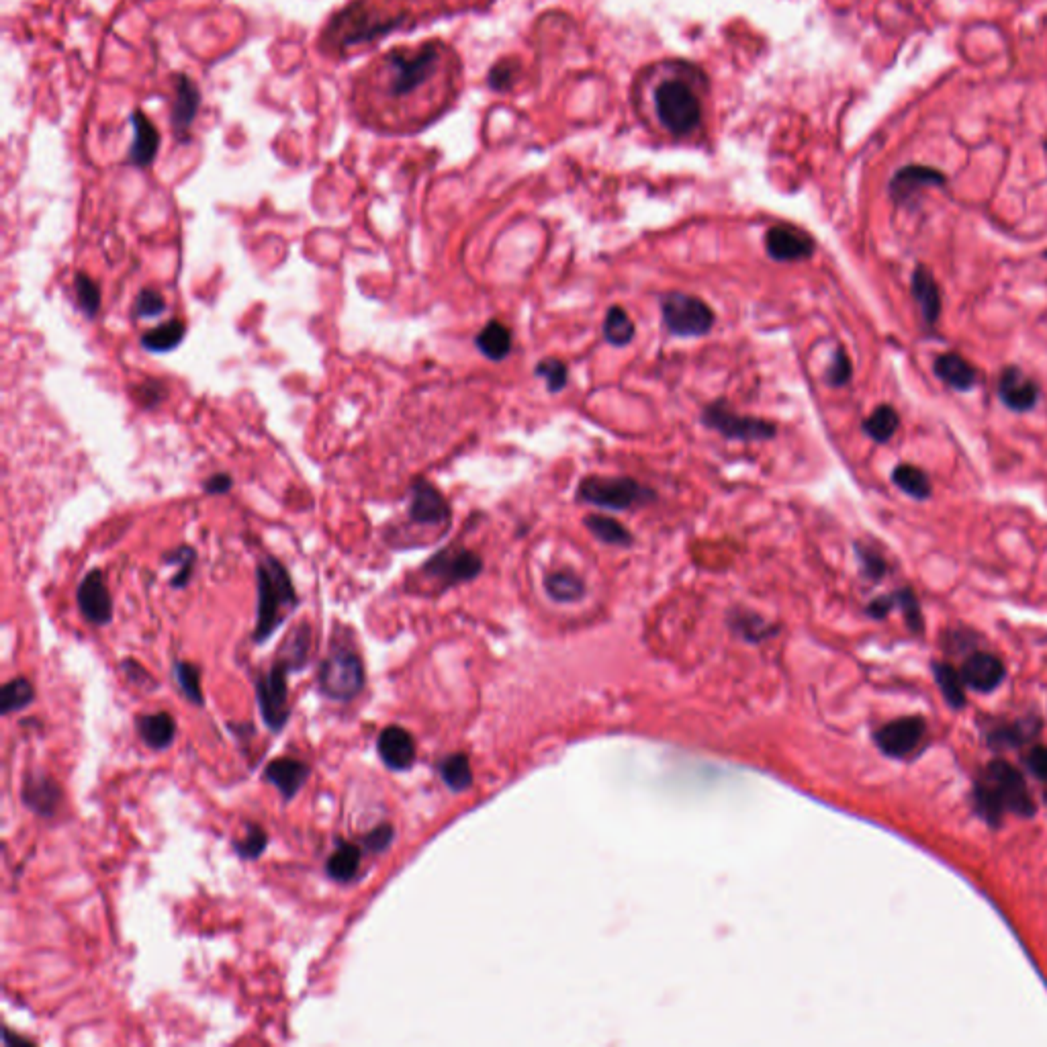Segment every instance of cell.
<instances>
[{
	"label": "cell",
	"instance_id": "obj_1",
	"mask_svg": "<svg viewBox=\"0 0 1047 1047\" xmlns=\"http://www.w3.org/2000/svg\"><path fill=\"white\" fill-rule=\"evenodd\" d=\"M461 74L457 52L444 41L397 45L356 74L352 107L371 129L416 133L450 109Z\"/></svg>",
	"mask_w": 1047,
	"mask_h": 1047
},
{
	"label": "cell",
	"instance_id": "obj_33",
	"mask_svg": "<svg viewBox=\"0 0 1047 1047\" xmlns=\"http://www.w3.org/2000/svg\"><path fill=\"white\" fill-rule=\"evenodd\" d=\"M933 671H935V679H937V684H939L945 700L953 708H962L964 702H966V694H964V686L966 684H964V679H962V673L955 671L947 663H935Z\"/></svg>",
	"mask_w": 1047,
	"mask_h": 1047
},
{
	"label": "cell",
	"instance_id": "obj_45",
	"mask_svg": "<svg viewBox=\"0 0 1047 1047\" xmlns=\"http://www.w3.org/2000/svg\"><path fill=\"white\" fill-rule=\"evenodd\" d=\"M393 835H395L393 827L389 823H383L377 829H373L371 833L364 835L362 845H364V849L371 851V853H383L393 843Z\"/></svg>",
	"mask_w": 1047,
	"mask_h": 1047
},
{
	"label": "cell",
	"instance_id": "obj_19",
	"mask_svg": "<svg viewBox=\"0 0 1047 1047\" xmlns=\"http://www.w3.org/2000/svg\"><path fill=\"white\" fill-rule=\"evenodd\" d=\"M945 185V174H941L935 168L921 166V164H910L900 168L892 180H890V195L896 203H906L913 199L917 191L925 187H941Z\"/></svg>",
	"mask_w": 1047,
	"mask_h": 1047
},
{
	"label": "cell",
	"instance_id": "obj_49",
	"mask_svg": "<svg viewBox=\"0 0 1047 1047\" xmlns=\"http://www.w3.org/2000/svg\"><path fill=\"white\" fill-rule=\"evenodd\" d=\"M138 397L142 403L146 405H156L162 401L164 397V389L160 387V383H144L140 389H138Z\"/></svg>",
	"mask_w": 1047,
	"mask_h": 1047
},
{
	"label": "cell",
	"instance_id": "obj_7",
	"mask_svg": "<svg viewBox=\"0 0 1047 1047\" xmlns=\"http://www.w3.org/2000/svg\"><path fill=\"white\" fill-rule=\"evenodd\" d=\"M665 328L681 338L704 336L714 326V311L698 297L686 293H667L661 299Z\"/></svg>",
	"mask_w": 1047,
	"mask_h": 1047
},
{
	"label": "cell",
	"instance_id": "obj_31",
	"mask_svg": "<svg viewBox=\"0 0 1047 1047\" xmlns=\"http://www.w3.org/2000/svg\"><path fill=\"white\" fill-rule=\"evenodd\" d=\"M892 481L906 495L915 499H927L931 495V481L927 473L915 465H898L892 473Z\"/></svg>",
	"mask_w": 1047,
	"mask_h": 1047
},
{
	"label": "cell",
	"instance_id": "obj_25",
	"mask_svg": "<svg viewBox=\"0 0 1047 1047\" xmlns=\"http://www.w3.org/2000/svg\"><path fill=\"white\" fill-rule=\"evenodd\" d=\"M913 295L921 307L925 322L935 324L941 311V295L935 277L925 266H919L913 272Z\"/></svg>",
	"mask_w": 1047,
	"mask_h": 1047
},
{
	"label": "cell",
	"instance_id": "obj_37",
	"mask_svg": "<svg viewBox=\"0 0 1047 1047\" xmlns=\"http://www.w3.org/2000/svg\"><path fill=\"white\" fill-rule=\"evenodd\" d=\"M174 677L180 692L185 698L195 704L203 706V690H201V669L187 661H174Z\"/></svg>",
	"mask_w": 1047,
	"mask_h": 1047
},
{
	"label": "cell",
	"instance_id": "obj_14",
	"mask_svg": "<svg viewBox=\"0 0 1047 1047\" xmlns=\"http://www.w3.org/2000/svg\"><path fill=\"white\" fill-rule=\"evenodd\" d=\"M174 95L170 105V121L176 138L185 140L187 133L197 119L199 107H201V93L199 86L187 76V74H174Z\"/></svg>",
	"mask_w": 1047,
	"mask_h": 1047
},
{
	"label": "cell",
	"instance_id": "obj_44",
	"mask_svg": "<svg viewBox=\"0 0 1047 1047\" xmlns=\"http://www.w3.org/2000/svg\"><path fill=\"white\" fill-rule=\"evenodd\" d=\"M851 373H853V371H851V360H849V356L845 354V350L839 348V350L835 352V356H833V362H831L829 371H827V381H829V385H833V387H843V385L849 383Z\"/></svg>",
	"mask_w": 1047,
	"mask_h": 1047
},
{
	"label": "cell",
	"instance_id": "obj_12",
	"mask_svg": "<svg viewBox=\"0 0 1047 1047\" xmlns=\"http://www.w3.org/2000/svg\"><path fill=\"white\" fill-rule=\"evenodd\" d=\"M765 250L778 262H798L812 256L814 240L800 227L778 223L769 227L765 234Z\"/></svg>",
	"mask_w": 1047,
	"mask_h": 1047
},
{
	"label": "cell",
	"instance_id": "obj_17",
	"mask_svg": "<svg viewBox=\"0 0 1047 1047\" xmlns=\"http://www.w3.org/2000/svg\"><path fill=\"white\" fill-rule=\"evenodd\" d=\"M962 679L964 684L974 692H992L996 690L1005 679V663L1000 657L992 653H974L970 655L962 665Z\"/></svg>",
	"mask_w": 1047,
	"mask_h": 1047
},
{
	"label": "cell",
	"instance_id": "obj_38",
	"mask_svg": "<svg viewBox=\"0 0 1047 1047\" xmlns=\"http://www.w3.org/2000/svg\"><path fill=\"white\" fill-rule=\"evenodd\" d=\"M232 845H234V851L238 853V857L254 861V859H258L264 853V849L268 845V835H266V831L260 825L248 823L246 825V835L242 839H236Z\"/></svg>",
	"mask_w": 1047,
	"mask_h": 1047
},
{
	"label": "cell",
	"instance_id": "obj_28",
	"mask_svg": "<svg viewBox=\"0 0 1047 1047\" xmlns=\"http://www.w3.org/2000/svg\"><path fill=\"white\" fill-rule=\"evenodd\" d=\"M187 334V326L182 320H178V317H174V320L150 330L144 334L142 338V344L146 350L150 352H170L174 350L182 338H185Z\"/></svg>",
	"mask_w": 1047,
	"mask_h": 1047
},
{
	"label": "cell",
	"instance_id": "obj_4",
	"mask_svg": "<svg viewBox=\"0 0 1047 1047\" xmlns=\"http://www.w3.org/2000/svg\"><path fill=\"white\" fill-rule=\"evenodd\" d=\"M258 583V610L254 641L266 643L287 616L297 608L299 598L293 587L291 575L285 565L272 557H264L256 567Z\"/></svg>",
	"mask_w": 1047,
	"mask_h": 1047
},
{
	"label": "cell",
	"instance_id": "obj_36",
	"mask_svg": "<svg viewBox=\"0 0 1047 1047\" xmlns=\"http://www.w3.org/2000/svg\"><path fill=\"white\" fill-rule=\"evenodd\" d=\"M604 336L610 344L614 346H626L632 342L634 338V324L628 317V313L614 305L608 309L606 313V322H604Z\"/></svg>",
	"mask_w": 1047,
	"mask_h": 1047
},
{
	"label": "cell",
	"instance_id": "obj_3",
	"mask_svg": "<svg viewBox=\"0 0 1047 1047\" xmlns=\"http://www.w3.org/2000/svg\"><path fill=\"white\" fill-rule=\"evenodd\" d=\"M974 796L980 814L992 825H998L1005 812H1015L1025 818L1035 814V802L1025 778L1003 759H994L986 765Z\"/></svg>",
	"mask_w": 1047,
	"mask_h": 1047
},
{
	"label": "cell",
	"instance_id": "obj_26",
	"mask_svg": "<svg viewBox=\"0 0 1047 1047\" xmlns=\"http://www.w3.org/2000/svg\"><path fill=\"white\" fill-rule=\"evenodd\" d=\"M479 352L483 356H487L489 360H504L510 350H512V334L510 330L499 324V322H489L477 336L475 340Z\"/></svg>",
	"mask_w": 1047,
	"mask_h": 1047
},
{
	"label": "cell",
	"instance_id": "obj_40",
	"mask_svg": "<svg viewBox=\"0 0 1047 1047\" xmlns=\"http://www.w3.org/2000/svg\"><path fill=\"white\" fill-rule=\"evenodd\" d=\"M536 377H542L546 381V389L551 393H559L561 389H565L569 379L567 364L559 358H544L536 364Z\"/></svg>",
	"mask_w": 1047,
	"mask_h": 1047
},
{
	"label": "cell",
	"instance_id": "obj_22",
	"mask_svg": "<svg viewBox=\"0 0 1047 1047\" xmlns=\"http://www.w3.org/2000/svg\"><path fill=\"white\" fill-rule=\"evenodd\" d=\"M133 125V144L129 150V162L138 168H148L160 148V133L152 119L144 111H135L131 115Z\"/></svg>",
	"mask_w": 1047,
	"mask_h": 1047
},
{
	"label": "cell",
	"instance_id": "obj_30",
	"mask_svg": "<svg viewBox=\"0 0 1047 1047\" xmlns=\"http://www.w3.org/2000/svg\"><path fill=\"white\" fill-rule=\"evenodd\" d=\"M585 528L594 534L596 538H600L602 542L606 544H614V546H630L634 542L632 534L614 518H608V516H598V514H591L585 518Z\"/></svg>",
	"mask_w": 1047,
	"mask_h": 1047
},
{
	"label": "cell",
	"instance_id": "obj_47",
	"mask_svg": "<svg viewBox=\"0 0 1047 1047\" xmlns=\"http://www.w3.org/2000/svg\"><path fill=\"white\" fill-rule=\"evenodd\" d=\"M1025 761H1027V767L1031 769V773H1033L1035 778H1039L1041 782H1047V747H1043V745L1033 747Z\"/></svg>",
	"mask_w": 1047,
	"mask_h": 1047
},
{
	"label": "cell",
	"instance_id": "obj_32",
	"mask_svg": "<svg viewBox=\"0 0 1047 1047\" xmlns=\"http://www.w3.org/2000/svg\"><path fill=\"white\" fill-rule=\"evenodd\" d=\"M898 426H900V418L896 414V409L890 405H880L874 409L872 416L863 422V432H866L870 438H874L876 442H888L896 434Z\"/></svg>",
	"mask_w": 1047,
	"mask_h": 1047
},
{
	"label": "cell",
	"instance_id": "obj_27",
	"mask_svg": "<svg viewBox=\"0 0 1047 1047\" xmlns=\"http://www.w3.org/2000/svg\"><path fill=\"white\" fill-rule=\"evenodd\" d=\"M360 847L352 843H338L336 851L330 855L326 863V872L334 882H350L358 874L360 866Z\"/></svg>",
	"mask_w": 1047,
	"mask_h": 1047
},
{
	"label": "cell",
	"instance_id": "obj_34",
	"mask_svg": "<svg viewBox=\"0 0 1047 1047\" xmlns=\"http://www.w3.org/2000/svg\"><path fill=\"white\" fill-rule=\"evenodd\" d=\"M33 700H35V690L31 686V681L25 677H17L9 681V684H5L3 694H0V710H3V714H11V712L27 708Z\"/></svg>",
	"mask_w": 1047,
	"mask_h": 1047
},
{
	"label": "cell",
	"instance_id": "obj_50",
	"mask_svg": "<svg viewBox=\"0 0 1047 1047\" xmlns=\"http://www.w3.org/2000/svg\"><path fill=\"white\" fill-rule=\"evenodd\" d=\"M894 606H896L894 596H886V598H880V600H876V602L870 604V614H872L874 618H884V616L890 614V610H892Z\"/></svg>",
	"mask_w": 1047,
	"mask_h": 1047
},
{
	"label": "cell",
	"instance_id": "obj_23",
	"mask_svg": "<svg viewBox=\"0 0 1047 1047\" xmlns=\"http://www.w3.org/2000/svg\"><path fill=\"white\" fill-rule=\"evenodd\" d=\"M933 371H935V375L943 383H947L949 387L958 389V391H970L978 383L976 369L972 367V364L964 356L955 354V352H947V354L937 356Z\"/></svg>",
	"mask_w": 1047,
	"mask_h": 1047
},
{
	"label": "cell",
	"instance_id": "obj_42",
	"mask_svg": "<svg viewBox=\"0 0 1047 1047\" xmlns=\"http://www.w3.org/2000/svg\"><path fill=\"white\" fill-rule=\"evenodd\" d=\"M894 600H896V606L902 610L904 614V620L906 624L913 628L915 632L917 630H923V616H921V606L915 598V594L910 589H900L894 594Z\"/></svg>",
	"mask_w": 1047,
	"mask_h": 1047
},
{
	"label": "cell",
	"instance_id": "obj_21",
	"mask_svg": "<svg viewBox=\"0 0 1047 1047\" xmlns=\"http://www.w3.org/2000/svg\"><path fill=\"white\" fill-rule=\"evenodd\" d=\"M309 776H311L309 765L293 757H281V759L270 761L264 769V778L281 792L285 802L293 800L299 794V790L305 786Z\"/></svg>",
	"mask_w": 1047,
	"mask_h": 1047
},
{
	"label": "cell",
	"instance_id": "obj_46",
	"mask_svg": "<svg viewBox=\"0 0 1047 1047\" xmlns=\"http://www.w3.org/2000/svg\"><path fill=\"white\" fill-rule=\"evenodd\" d=\"M857 555L863 563V571H866L868 577L872 579H880L884 573H886V561L882 559V555H878L876 551L872 549H863V546H857Z\"/></svg>",
	"mask_w": 1047,
	"mask_h": 1047
},
{
	"label": "cell",
	"instance_id": "obj_39",
	"mask_svg": "<svg viewBox=\"0 0 1047 1047\" xmlns=\"http://www.w3.org/2000/svg\"><path fill=\"white\" fill-rule=\"evenodd\" d=\"M74 287H76V297H78L80 309L88 317H95L99 313V309H101V289L97 287V283L90 279L88 275H84V272H78L76 279H74Z\"/></svg>",
	"mask_w": 1047,
	"mask_h": 1047
},
{
	"label": "cell",
	"instance_id": "obj_18",
	"mask_svg": "<svg viewBox=\"0 0 1047 1047\" xmlns=\"http://www.w3.org/2000/svg\"><path fill=\"white\" fill-rule=\"evenodd\" d=\"M381 761L393 771H405L416 763V743L401 726H387L377 741Z\"/></svg>",
	"mask_w": 1047,
	"mask_h": 1047
},
{
	"label": "cell",
	"instance_id": "obj_41",
	"mask_svg": "<svg viewBox=\"0 0 1047 1047\" xmlns=\"http://www.w3.org/2000/svg\"><path fill=\"white\" fill-rule=\"evenodd\" d=\"M166 561L178 567V573L172 577V587H185L195 569V561H197L195 551L189 549V546H180V549H176L174 553L166 555Z\"/></svg>",
	"mask_w": 1047,
	"mask_h": 1047
},
{
	"label": "cell",
	"instance_id": "obj_8",
	"mask_svg": "<svg viewBox=\"0 0 1047 1047\" xmlns=\"http://www.w3.org/2000/svg\"><path fill=\"white\" fill-rule=\"evenodd\" d=\"M317 681H320V690L324 696L336 702H348L364 688V665L358 655L350 651H336L322 663Z\"/></svg>",
	"mask_w": 1047,
	"mask_h": 1047
},
{
	"label": "cell",
	"instance_id": "obj_5",
	"mask_svg": "<svg viewBox=\"0 0 1047 1047\" xmlns=\"http://www.w3.org/2000/svg\"><path fill=\"white\" fill-rule=\"evenodd\" d=\"M579 502L608 508V510H632L655 502L653 489L641 485L628 477H587L577 487Z\"/></svg>",
	"mask_w": 1047,
	"mask_h": 1047
},
{
	"label": "cell",
	"instance_id": "obj_6",
	"mask_svg": "<svg viewBox=\"0 0 1047 1047\" xmlns=\"http://www.w3.org/2000/svg\"><path fill=\"white\" fill-rule=\"evenodd\" d=\"M293 669L297 667L289 659L279 657L275 665L270 667V671L258 677L256 681V698H258L260 714L272 733H281L287 720L291 718L287 675Z\"/></svg>",
	"mask_w": 1047,
	"mask_h": 1047
},
{
	"label": "cell",
	"instance_id": "obj_16",
	"mask_svg": "<svg viewBox=\"0 0 1047 1047\" xmlns=\"http://www.w3.org/2000/svg\"><path fill=\"white\" fill-rule=\"evenodd\" d=\"M21 800L37 816L50 818L62 804V788L56 784L54 778L45 776V773L31 771L23 782Z\"/></svg>",
	"mask_w": 1047,
	"mask_h": 1047
},
{
	"label": "cell",
	"instance_id": "obj_15",
	"mask_svg": "<svg viewBox=\"0 0 1047 1047\" xmlns=\"http://www.w3.org/2000/svg\"><path fill=\"white\" fill-rule=\"evenodd\" d=\"M409 518L422 526H442L450 520V508L434 485L428 481H416L412 487Z\"/></svg>",
	"mask_w": 1047,
	"mask_h": 1047
},
{
	"label": "cell",
	"instance_id": "obj_29",
	"mask_svg": "<svg viewBox=\"0 0 1047 1047\" xmlns=\"http://www.w3.org/2000/svg\"><path fill=\"white\" fill-rule=\"evenodd\" d=\"M438 769H440V776H442L444 784H446L452 792H463V790H467V788L473 784L471 763H469V757L463 755V753L448 755V757L440 763Z\"/></svg>",
	"mask_w": 1047,
	"mask_h": 1047
},
{
	"label": "cell",
	"instance_id": "obj_24",
	"mask_svg": "<svg viewBox=\"0 0 1047 1047\" xmlns=\"http://www.w3.org/2000/svg\"><path fill=\"white\" fill-rule=\"evenodd\" d=\"M138 733L142 741L154 749L164 751L174 743L176 737V722L168 712H156L148 716L138 718Z\"/></svg>",
	"mask_w": 1047,
	"mask_h": 1047
},
{
	"label": "cell",
	"instance_id": "obj_43",
	"mask_svg": "<svg viewBox=\"0 0 1047 1047\" xmlns=\"http://www.w3.org/2000/svg\"><path fill=\"white\" fill-rule=\"evenodd\" d=\"M166 303L162 295L154 289H144L138 299H135V315L138 317H158L164 311Z\"/></svg>",
	"mask_w": 1047,
	"mask_h": 1047
},
{
	"label": "cell",
	"instance_id": "obj_51",
	"mask_svg": "<svg viewBox=\"0 0 1047 1047\" xmlns=\"http://www.w3.org/2000/svg\"><path fill=\"white\" fill-rule=\"evenodd\" d=\"M1045 258H1047V252H1045Z\"/></svg>",
	"mask_w": 1047,
	"mask_h": 1047
},
{
	"label": "cell",
	"instance_id": "obj_48",
	"mask_svg": "<svg viewBox=\"0 0 1047 1047\" xmlns=\"http://www.w3.org/2000/svg\"><path fill=\"white\" fill-rule=\"evenodd\" d=\"M232 489V477L227 473H219V475H213L205 481V491L207 493H213V495H221L225 491Z\"/></svg>",
	"mask_w": 1047,
	"mask_h": 1047
},
{
	"label": "cell",
	"instance_id": "obj_2",
	"mask_svg": "<svg viewBox=\"0 0 1047 1047\" xmlns=\"http://www.w3.org/2000/svg\"><path fill=\"white\" fill-rule=\"evenodd\" d=\"M634 97L653 127L673 140H686L704 123L708 80L688 62H659L636 80Z\"/></svg>",
	"mask_w": 1047,
	"mask_h": 1047
},
{
	"label": "cell",
	"instance_id": "obj_13",
	"mask_svg": "<svg viewBox=\"0 0 1047 1047\" xmlns=\"http://www.w3.org/2000/svg\"><path fill=\"white\" fill-rule=\"evenodd\" d=\"M78 608L90 624L105 626L113 620V600L99 569L90 571L78 585Z\"/></svg>",
	"mask_w": 1047,
	"mask_h": 1047
},
{
	"label": "cell",
	"instance_id": "obj_9",
	"mask_svg": "<svg viewBox=\"0 0 1047 1047\" xmlns=\"http://www.w3.org/2000/svg\"><path fill=\"white\" fill-rule=\"evenodd\" d=\"M702 422L704 426H708L710 430H716L724 438L745 440V442L771 440L778 432L776 424L759 420V418H751V416H739L724 401L710 403L704 409Z\"/></svg>",
	"mask_w": 1047,
	"mask_h": 1047
},
{
	"label": "cell",
	"instance_id": "obj_20",
	"mask_svg": "<svg viewBox=\"0 0 1047 1047\" xmlns=\"http://www.w3.org/2000/svg\"><path fill=\"white\" fill-rule=\"evenodd\" d=\"M998 397L1013 412H1029L1039 399V389L1019 367H1007L998 379Z\"/></svg>",
	"mask_w": 1047,
	"mask_h": 1047
},
{
	"label": "cell",
	"instance_id": "obj_11",
	"mask_svg": "<svg viewBox=\"0 0 1047 1047\" xmlns=\"http://www.w3.org/2000/svg\"><path fill=\"white\" fill-rule=\"evenodd\" d=\"M481 569H483L481 557L477 553H473V551H467V549H446V551H440L424 567V571L430 577L442 579L448 585L475 579L481 573Z\"/></svg>",
	"mask_w": 1047,
	"mask_h": 1047
},
{
	"label": "cell",
	"instance_id": "obj_10",
	"mask_svg": "<svg viewBox=\"0 0 1047 1047\" xmlns=\"http://www.w3.org/2000/svg\"><path fill=\"white\" fill-rule=\"evenodd\" d=\"M927 735V722L921 716H906L884 724L876 733V745L888 757H906L913 753Z\"/></svg>",
	"mask_w": 1047,
	"mask_h": 1047
},
{
	"label": "cell",
	"instance_id": "obj_35",
	"mask_svg": "<svg viewBox=\"0 0 1047 1047\" xmlns=\"http://www.w3.org/2000/svg\"><path fill=\"white\" fill-rule=\"evenodd\" d=\"M546 591H549L551 598L557 602H575L583 596L585 585L577 575L569 571H559L546 577Z\"/></svg>",
	"mask_w": 1047,
	"mask_h": 1047
}]
</instances>
